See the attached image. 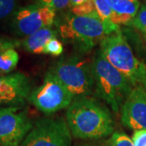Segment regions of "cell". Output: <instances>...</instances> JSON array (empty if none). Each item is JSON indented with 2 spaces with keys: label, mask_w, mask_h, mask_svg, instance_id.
Instances as JSON below:
<instances>
[{
  "label": "cell",
  "mask_w": 146,
  "mask_h": 146,
  "mask_svg": "<svg viewBox=\"0 0 146 146\" xmlns=\"http://www.w3.org/2000/svg\"><path fill=\"white\" fill-rule=\"evenodd\" d=\"M66 121L72 135L84 141H98L111 136L115 131L108 108L89 97L74 99L67 109Z\"/></svg>",
  "instance_id": "cell-1"
},
{
  "label": "cell",
  "mask_w": 146,
  "mask_h": 146,
  "mask_svg": "<svg viewBox=\"0 0 146 146\" xmlns=\"http://www.w3.org/2000/svg\"><path fill=\"white\" fill-rule=\"evenodd\" d=\"M93 74L94 91L97 96L118 113L135 86L114 68L99 50L93 59Z\"/></svg>",
  "instance_id": "cell-2"
},
{
  "label": "cell",
  "mask_w": 146,
  "mask_h": 146,
  "mask_svg": "<svg viewBox=\"0 0 146 146\" xmlns=\"http://www.w3.org/2000/svg\"><path fill=\"white\" fill-rule=\"evenodd\" d=\"M99 51L114 68L125 76L132 84L146 89V66L135 56L121 30L100 41Z\"/></svg>",
  "instance_id": "cell-3"
},
{
  "label": "cell",
  "mask_w": 146,
  "mask_h": 146,
  "mask_svg": "<svg viewBox=\"0 0 146 146\" xmlns=\"http://www.w3.org/2000/svg\"><path fill=\"white\" fill-rule=\"evenodd\" d=\"M61 36L73 42L80 50L86 51L105 36L119 30L105 24L98 14L79 16L69 13L58 25Z\"/></svg>",
  "instance_id": "cell-4"
},
{
  "label": "cell",
  "mask_w": 146,
  "mask_h": 146,
  "mask_svg": "<svg viewBox=\"0 0 146 146\" xmlns=\"http://www.w3.org/2000/svg\"><path fill=\"white\" fill-rule=\"evenodd\" d=\"M50 71L75 98L89 97L94 91L93 60L72 56L58 62Z\"/></svg>",
  "instance_id": "cell-5"
},
{
  "label": "cell",
  "mask_w": 146,
  "mask_h": 146,
  "mask_svg": "<svg viewBox=\"0 0 146 146\" xmlns=\"http://www.w3.org/2000/svg\"><path fill=\"white\" fill-rule=\"evenodd\" d=\"M76 98L50 71L45 75L41 86L31 92L29 101L45 115L68 109Z\"/></svg>",
  "instance_id": "cell-6"
},
{
  "label": "cell",
  "mask_w": 146,
  "mask_h": 146,
  "mask_svg": "<svg viewBox=\"0 0 146 146\" xmlns=\"http://www.w3.org/2000/svg\"><path fill=\"white\" fill-rule=\"evenodd\" d=\"M72 133L63 119L37 121L20 146H72Z\"/></svg>",
  "instance_id": "cell-7"
},
{
  "label": "cell",
  "mask_w": 146,
  "mask_h": 146,
  "mask_svg": "<svg viewBox=\"0 0 146 146\" xmlns=\"http://www.w3.org/2000/svg\"><path fill=\"white\" fill-rule=\"evenodd\" d=\"M33 124L26 110L9 106L0 110V146H20Z\"/></svg>",
  "instance_id": "cell-8"
},
{
  "label": "cell",
  "mask_w": 146,
  "mask_h": 146,
  "mask_svg": "<svg viewBox=\"0 0 146 146\" xmlns=\"http://www.w3.org/2000/svg\"><path fill=\"white\" fill-rule=\"evenodd\" d=\"M55 11L33 4L17 10L12 17V28L17 35L28 36L36 31L50 27L55 21Z\"/></svg>",
  "instance_id": "cell-9"
},
{
  "label": "cell",
  "mask_w": 146,
  "mask_h": 146,
  "mask_svg": "<svg viewBox=\"0 0 146 146\" xmlns=\"http://www.w3.org/2000/svg\"><path fill=\"white\" fill-rule=\"evenodd\" d=\"M31 92L30 80L24 73L0 76V106L24 104Z\"/></svg>",
  "instance_id": "cell-10"
},
{
  "label": "cell",
  "mask_w": 146,
  "mask_h": 146,
  "mask_svg": "<svg viewBox=\"0 0 146 146\" xmlns=\"http://www.w3.org/2000/svg\"><path fill=\"white\" fill-rule=\"evenodd\" d=\"M123 125L132 130L146 129V89L135 87L121 108Z\"/></svg>",
  "instance_id": "cell-11"
},
{
  "label": "cell",
  "mask_w": 146,
  "mask_h": 146,
  "mask_svg": "<svg viewBox=\"0 0 146 146\" xmlns=\"http://www.w3.org/2000/svg\"><path fill=\"white\" fill-rule=\"evenodd\" d=\"M113 16L111 21L116 25L128 26L136 16L141 3L139 0H106Z\"/></svg>",
  "instance_id": "cell-12"
},
{
  "label": "cell",
  "mask_w": 146,
  "mask_h": 146,
  "mask_svg": "<svg viewBox=\"0 0 146 146\" xmlns=\"http://www.w3.org/2000/svg\"><path fill=\"white\" fill-rule=\"evenodd\" d=\"M58 32L56 30L50 27H46L29 36H25L21 42V45L28 52L36 54H44V49L47 43L54 38H56Z\"/></svg>",
  "instance_id": "cell-13"
},
{
  "label": "cell",
  "mask_w": 146,
  "mask_h": 146,
  "mask_svg": "<svg viewBox=\"0 0 146 146\" xmlns=\"http://www.w3.org/2000/svg\"><path fill=\"white\" fill-rule=\"evenodd\" d=\"M19 54L15 49H7L0 52V76L9 74L15 70L19 62Z\"/></svg>",
  "instance_id": "cell-14"
},
{
  "label": "cell",
  "mask_w": 146,
  "mask_h": 146,
  "mask_svg": "<svg viewBox=\"0 0 146 146\" xmlns=\"http://www.w3.org/2000/svg\"><path fill=\"white\" fill-rule=\"evenodd\" d=\"M94 2L100 18L102 20L105 24H106L108 26L112 27V28H119V25L113 24L111 21L113 12L110 9L108 3L106 2V0H94Z\"/></svg>",
  "instance_id": "cell-15"
},
{
  "label": "cell",
  "mask_w": 146,
  "mask_h": 146,
  "mask_svg": "<svg viewBox=\"0 0 146 146\" xmlns=\"http://www.w3.org/2000/svg\"><path fill=\"white\" fill-rule=\"evenodd\" d=\"M106 146H135L132 140L123 132H114L109 139L105 140Z\"/></svg>",
  "instance_id": "cell-16"
},
{
  "label": "cell",
  "mask_w": 146,
  "mask_h": 146,
  "mask_svg": "<svg viewBox=\"0 0 146 146\" xmlns=\"http://www.w3.org/2000/svg\"><path fill=\"white\" fill-rule=\"evenodd\" d=\"M128 26H131L141 32L143 34L146 33V4H142L136 13V16L131 21Z\"/></svg>",
  "instance_id": "cell-17"
},
{
  "label": "cell",
  "mask_w": 146,
  "mask_h": 146,
  "mask_svg": "<svg viewBox=\"0 0 146 146\" xmlns=\"http://www.w3.org/2000/svg\"><path fill=\"white\" fill-rule=\"evenodd\" d=\"M71 13H72L74 15H79V16H88V15L98 14L96 9L94 0L86 2L80 5L71 7Z\"/></svg>",
  "instance_id": "cell-18"
},
{
  "label": "cell",
  "mask_w": 146,
  "mask_h": 146,
  "mask_svg": "<svg viewBox=\"0 0 146 146\" xmlns=\"http://www.w3.org/2000/svg\"><path fill=\"white\" fill-rule=\"evenodd\" d=\"M36 3L58 11L68 7L70 4V0H36Z\"/></svg>",
  "instance_id": "cell-19"
},
{
  "label": "cell",
  "mask_w": 146,
  "mask_h": 146,
  "mask_svg": "<svg viewBox=\"0 0 146 146\" xmlns=\"http://www.w3.org/2000/svg\"><path fill=\"white\" fill-rule=\"evenodd\" d=\"M63 51V46L62 43L57 38H54L46 44L44 49V54H51L54 56L60 55Z\"/></svg>",
  "instance_id": "cell-20"
},
{
  "label": "cell",
  "mask_w": 146,
  "mask_h": 146,
  "mask_svg": "<svg viewBox=\"0 0 146 146\" xmlns=\"http://www.w3.org/2000/svg\"><path fill=\"white\" fill-rule=\"evenodd\" d=\"M16 8V0H0V20L12 14Z\"/></svg>",
  "instance_id": "cell-21"
},
{
  "label": "cell",
  "mask_w": 146,
  "mask_h": 146,
  "mask_svg": "<svg viewBox=\"0 0 146 146\" xmlns=\"http://www.w3.org/2000/svg\"><path fill=\"white\" fill-rule=\"evenodd\" d=\"M131 140L135 146H146V129L134 131Z\"/></svg>",
  "instance_id": "cell-22"
},
{
  "label": "cell",
  "mask_w": 146,
  "mask_h": 146,
  "mask_svg": "<svg viewBox=\"0 0 146 146\" xmlns=\"http://www.w3.org/2000/svg\"><path fill=\"white\" fill-rule=\"evenodd\" d=\"M21 45V42L7 37L0 36V52L7 49H15Z\"/></svg>",
  "instance_id": "cell-23"
},
{
  "label": "cell",
  "mask_w": 146,
  "mask_h": 146,
  "mask_svg": "<svg viewBox=\"0 0 146 146\" xmlns=\"http://www.w3.org/2000/svg\"><path fill=\"white\" fill-rule=\"evenodd\" d=\"M74 146H106L105 141H87V142H80V143H76Z\"/></svg>",
  "instance_id": "cell-24"
},
{
  "label": "cell",
  "mask_w": 146,
  "mask_h": 146,
  "mask_svg": "<svg viewBox=\"0 0 146 146\" xmlns=\"http://www.w3.org/2000/svg\"><path fill=\"white\" fill-rule=\"evenodd\" d=\"M89 1H92V0H70V4H69V7H76V6L83 4V3H84L89 2Z\"/></svg>",
  "instance_id": "cell-25"
},
{
  "label": "cell",
  "mask_w": 146,
  "mask_h": 146,
  "mask_svg": "<svg viewBox=\"0 0 146 146\" xmlns=\"http://www.w3.org/2000/svg\"><path fill=\"white\" fill-rule=\"evenodd\" d=\"M143 38H144V41L145 42V45H146V33L145 34H143Z\"/></svg>",
  "instance_id": "cell-26"
}]
</instances>
